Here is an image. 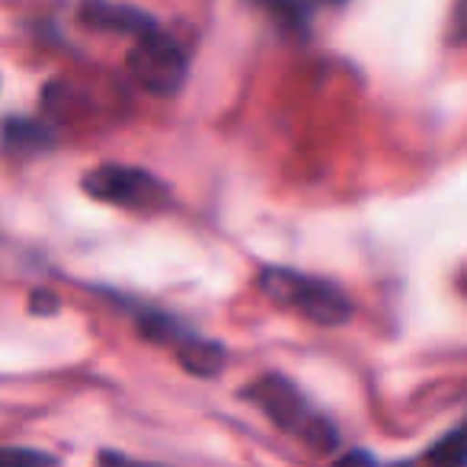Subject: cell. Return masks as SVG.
<instances>
[{"label":"cell","instance_id":"cell-1","mask_svg":"<svg viewBox=\"0 0 467 467\" xmlns=\"http://www.w3.org/2000/svg\"><path fill=\"white\" fill-rule=\"evenodd\" d=\"M256 288L266 295L273 305L295 311L298 317L311 320L317 327H343L352 320L356 305L352 298L330 279L301 273L288 266H266L256 275Z\"/></svg>","mask_w":467,"mask_h":467},{"label":"cell","instance_id":"cell-2","mask_svg":"<svg viewBox=\"0 0 467 467\" xmlns=\"http://www.w3.org/2000/svg\"><path fill=\"white\" fill-rule=\"evenodd\" d=\"M244 397L250 403L263 410L273 420V426H279L282 432L295 435L305 445H311L314 451H337L339 432L324 413L307 403V397L301 394V388L295 381H288L285 375H263L256 381H250L244 388Z\"/></svg>","mask_w":467,"mask_h":467},{"label":"cell","instance_id":"cell-3","mask_svg":"<svg viewBox=\"0 0 467 467\" xmlns=\"http://www.w3.org/2000/svg\"><path fill=\"white\" fill-rule=\"evenodd\" d=\"M84 192L90 199L112 208H129V212H157L170 205V186L144 167L131 163H99L84 173Z\"/></svg>","mask_w":467,"mask_h":467},{"label":"cell","instance_id":"cell-4","mask_svg":"<svg viewBox=\"0 0 467 467\" xmlns=\"http://www.w3.org/2000/svg\"><path fill=\"white\" fill-rule=\"evenodd\" d=\"M129 78L150 97L170 99L182 90L189 74V52L180 39H173L163 29L135 39L129 52Z\"/></svg>","mask_w":467,"mask_h":467},{"label":"cell","instance_id":"cell-5","mask_svg":"<svg viewBox=\"0 0 467 467\" xmlns=\"http://www.w3.org/2000/svg\"><path fill=\"white\" fill-rule=\"evenodd\" d=\"M78 16L87 29H97V33H109V36H131V39H141V36L161 29L148 10L131 7V4H119V0H84Z\"/></svg>","mask_w":467,"mask_h":467},{"label":"cell","instance_id":"cell-6","mask_svg":"<svg viewBox=\"0 0 467 467\" xmlns=\"http://www.w3.org/2000/svg\"><path fill=\"white\" fill-rule=\"evenodd\" d=\"M135 327L148 343H157V346H167L173 349V356H180L189 343H192L199 333L192 327H186L180 317L173 314L161 311V307H138L135 311Z\"/></svg>","mask_w":467,"mask_h":467},{"label":"cell","instance_id":"cell-7","mask_svg":"<svg viewBox=\"0 0 467 467\" xmlns=\"http://www.w3.org/2000/svg\"><path fill=\"white\" fill-rule=\"evenodd\" d=\"M55 144V135L42 122L23 116L4 119V150L7 154H46Z\"/></svg>","mask_w":467,"mask_h":467},{"label":"cell","instance_id":"cell-8","mask_svg":"<svg viewBox=\"0 0 467 467\" xmlns=\"http://www.w3.org/2000/svg\"><path fill=\"white\" fill-rule=\"evenodd\" d=\"M176 362L195 378H214V375H221V368H224L227 352H224V346L214 343V339L195 337L192 343L176 356Z\"/></svg>","mask_w":467,"mask_h":467},{"label":"cell","instance_id":"cell-9","mask_svg":"<svg viewBox=\"0 0 467 467\" xmlns=\"http://www.w3.org/2000/svg\"><path fill=\"white\" fill-rule=\"evenodd\" d=\"M279 23L285 33L307 36V20H311V0H254Z\"/></svg>","mask_w":467,"mask_h":467},{"label":"cell","instance_id":"cell-10","mask_svg":"<svg viewBox=\"0 0 467 467\" xmlns=\"http://www.w3.org/2000/svg\"><path fill=\"white\" fill-rule=\"evenodd\" d=\"M426 461L432 467H467V422L441 435L432 448H429Z\"/></svg>","mask_w":467,"mask_h":467},{"label":"cell","instance_id":"cell-11","mask_svg":"<svg viewBox=\"0 0 467 467\" xmlns=\"http://www.w3.org/2000/svg\"><path fill=\"white\" fill-rule=\"evenodd\" d=\"M58 461L52 454L39 451V448H20V445H7L0 454V467H55Z\"/></svg>","mask_w":467,"mask_h":467},{"label":"cell","instance_id":"cell-12","mask_svg":"<svg viewBox=\"0 0 467 467\" xmlns=\"http://www.w3.org/2000/svg\"><path fill=\"white\" fill-rule=\"evenodd\" d=\"M99 464H103V467H161V464H148V461L125 458V454H116V451H103V454H99Z\"/></svg>","mask_w":467,"mask_h":467},{"label":"cell","instance_id":"cell-13","mask_svg":"<svg viewBox=\"0 0 467 467\" xmlns=\"http://www.w3.org/2000/svg\"><path fill=\"white\" fill-rule=\"evenodd\" d=\"M333 467H378L375 458H371L368 451H349L343 461H337Z\"/></svg>","mask_w":467,"mask_h":467},{"label":"cell","instance_id":"cell-14","mask_svg":"<svg viewBox=\"0 0 467 467\" xmlns=\"http://www.w3.org/2000/svg\"><path fill=\"white\" fill-rule=\"evenodd\" d=\"M58 311V301L46 292H33V314H52Z\"/></svg>","mask_w":467,"mask_h":467},{"label":"cell","instance_id":"cell-15","mask_svg":"<svg viewBox=\"0 0 467 467\" xmlns=\"http://www.w3.org/2000/svg\"><path fill=\"white\" fill-rule=\"evenodd\" d=\"M461 292L467 295V275H464V279H461Z\"/></svg>","mask_w":467,"mask_h":467},{"label":"cell","instance_id":"cell-16","mask_svg":"<svg viewBox=\"0 0 467 467\" xmlns=\"http://www.w3.org/2000/svg\"><path fill=\"white\" fill-rule=\"evenodd\" d=\"M397 467H410V464H397Z\"/></svg>","mask_w":467,"mask_h":467}]
</instances>
